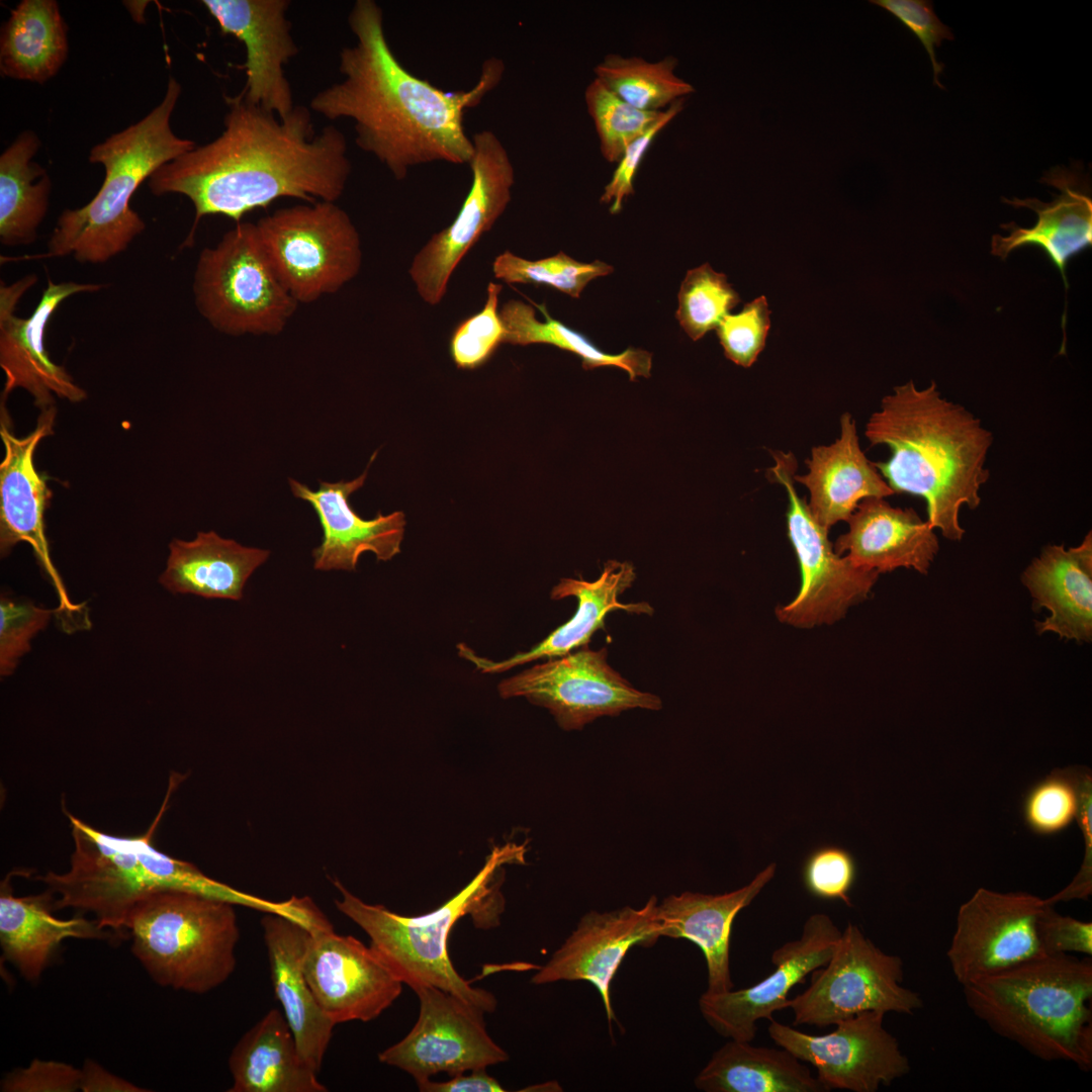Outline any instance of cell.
Instances as JSON below:
<instances>
[{
  "label": "cell",
  "instance_id": "cell-46",
  "mask_svg": "<svg viewBox=\"0 0 1092 1092\" xmlns=\"http://www.w3.org/2000/svg\"><path fill=\"white\" fill-rule=\"evenodd\" d=\"M769 314L767 300L761 295L746 303L738 313L725 315L716 331L726 358L739 366L750 367L764 349Z\"/></svg>",
  "mask_w": 1092,
  "mask_h": 1092
},
{
  "label": "cell",
  "instance_id": "cell-13",
  "mask_svg": "<svg viewBox=\"0 0 1092 1092\" xmlns=\"http://www.w3.org/2000/svg\"><path fill=\"white\" fill-rule=\"evenodd\" d=\"M608 649L580 647L504 679L502 698L524 697L544 707L564 730L631 709L660 710L656 695L635 689L607 661Z\"/></svg>",
  "mask_w": 1092,
  "mask_h": 1092
},
{
  "label": "cell",
  "instance_id": "cell-2",
  "mask_svg": "<svg viewBox=\"0 0 1092 1092\" xmlns=\"http://www.w3.org/2000/svg\"><path fill=\"white\" fill-rule=\"evenodd\" d=\"M348 23L356 43L340 53L343 80L316 93L310 109L329 120H353L356 144L396 180L432 162L468 165L473 143L464 115L500 82L504 62H483L469 90L444 91L410 73L391 51L383 13L373 0H357Z\"/></svg>",
  "mask_w": 1092,
  "mask_h": 1092
},
{
  "label": "cell",
  "instance_id": "cell-34",
  "mask_svg": "<svg viewBox=\"0 0 1092 1092\" xmlns=\"http://www.w3.org/2000/svg\"><path fill=\"white\" fill-rule=\"evenodd\" d=\"M229 1068L230 1092H326L301 1058L293 1033L278 1009H270L236 1043Z\"/></svg>",
  "mask_w": 1092,
  "mask_h": 1092
},
{
  "label": "cell",
  "instance_id": "cell-25",
  "mask_svg": "<svg viewBox=\"0 0 1092 1092\" xmlns=\"http://www.w3.org/2000/svg\"><path fill=\"white\" fill-rule=\"evenodd\" d=\"M635 578L634 566L628 561L617 560L607 561L601 575L594 581H586L581 577L562 578L552 588L550 597L552 600L574 597L578 603L576 612L540 643L528 651L519 652L502 661H492L476 655L470 648L463 645L459 646V654L474 663L481 672L497 673L537 659L560 657L587 646L597 631L605 630V618L612 611L624 610L638 615L653 614L654 610L646 602L634 604L619 602V597L631 587Z\"/></svg>",
  "mask_w": 1092,
  "mask_h": 1092
},
{
  "label": "cell",
  "instance_id": "cell-52",
  "mask_svg": "<svg viewBox=\"0 0 1092 1092\" xmlns=\"http://www.w3.org/2000/svg\"><path fill=\"white\" fill-rule=\"evenodd\" d=\"M486 1069L469 1071V1074L460 1073L446 1081H433L431 1079L418 1082V1088L422 1092H504L502 1084L488 1075Z\"/></svg>",
  "mask_w": 1092,
  "mask_h": 1092
},
{
  "label": "cell",
  "instance_id": "cell-45",
  "mask_svg": "<svg viewBox=\"0 0 1092 1092\" xmlns=\"http://www.w3.org/2000/svg\"><path fill=\"white\" fill-rule=\"evenodd\" d=\"M54 610L35 606L30 601L0 600V673L14 672L20 658L30 650V641L43 630Z\"/></svg>",
  "mask_w": 1092,
  "mask_h": 1092
},
{
  "label": "cell",
  "instance_id": "cell-30",
  "mask_svg": "<svg viewBox=\"0 0 1092 1092\" xmlns=\"http://www.w3.org/2000/svg\"><path fill=\"white\" fill-rule=\"evenodd\" d=\"M1034 607L1050 616L1036 623L1039 634L1053 632L1069 640L1092 638V534L1081 544L1048 545L1021 575Z\"/></svg>",
  "mask_w": 1092,
  "mask_h": 1092
},
{
  "label": "cell",
  "instance_id": "cell-50",
  "mask_svg": "<svg viewBox=\"0 0 1092 1092\" xmlns=\"http://www.w3.org/2000/svg\"><path fill=\"white\" fill-rule=\"evenodd\" d=\"M1036 936L1045 954L1077 952L1092 954V923L1059 914L1044 903L1037 916Z\"/></svg>",
  "mask_w": 1092,
  "mask_h": 1092
},
{
  "label": "cell",
  "instance_id": "cell-24",
  "mask_svg": "<svg viewBox=\"0 0 1092 1092\" xmlns=\"http://www.w3.org/2000/svg\"><path fill=\"white\" fill-rule=\"evenodd\" d=\"M366 477L367 469L350 481H321L316 490L289 478L293 495L311 505L323 529V541L312 551L315 569L351 571L365 552L382 561L400 552L405 528L402 512L379 513L365 520L350 505V495L363 486Z\"/></svg>",
  "mask_w": 1092,
  "mask_h": 1092
},
{
  "label": "cell",
  "instance_id": "cell-48",
  "mask_svg": "<svg viewBox=\"0 0 1092 1092\" xmlns=\"http://www.w3.org/2000/svg\"><path fill=\"white\" fill-rule=\"evenodd\" d=\"M685 99L675 101L665 109L661 119L632 142L617 162V168L600 198L601 202L611 203L612 214L618 213L624 200L634 193V179L645 154L659 132L684 109Z\"/></svg>",
  "mask_w": 1092,
  "mask_h": 1092
},
{
  "label": "cell",
  "instance_id": "cell-47",
  "mask_svg": "<svg viewBox=\"0 0 1092 1092\" xmlns=\"http://www.w3.org/2000/svg\"><path fill=\"white\" fill-rule=\"evenodd\" d=\"M856 877L852 854L844 848L826 845L815 849L805 860L803 881L807 891L821 899L841 900L851 906L848 896Z\"/></svg>",
  "mask_w": 1092,
  "mask_h": 1092
},
{
  "label": "cell",
  "instance_id": "cell-28",
  "mask_svg": "<svg viewBox=\"0 0 1092 1092\" xmlns=\"http://www.w3.org/2000/svg\"><path fill=\"white\" fill-rule=\"evenodd\" d=\"M767 866L746 886L724 894L684 892L669 895L657 905L661 936L686 938L702 950L708 972L707 992H726L734 984L730 971V937L736 915L747 907L774 878Z\"/></svg>",
  "mask_w": 1092,
  "mask_h": 1092
},
{
  "label": "cell",
  "instance_id": "cell-21",
  "mask_svg": "<svg viewBox=\"0 0 1092 1092\" xmlns=\"http://www.w3.org/2000/svg\"><path fill=\"white\" fill-rule=\"evenodd\" d=\"M658 901L651 896L641 908L623 907L589 911L578 921L550 960L532 977L535 985L559 981H585L599 992L609 1024L617 1021L610 988L627 952L648 947L661 937Z\"/></svg>",
  "mask_w": 1092,
  "mask_h": 1092
},
{
  "label": "cell",
  "instance_id": "cell-20",
  "mask_svg": "<svg viewBox=\"0 0 1092 1092\" xmlns=\"http://www.w3.org/2000/svg\"><path fill=\"white\" fill-rule=\"evenodd\" d=\"M840 935L829 916L811 915L798 939L785 942L772 952L775 970L763 980L737 991H705L699 999L704 1019L726 1038L751 1042L757 1021L770 1020L776 1011L788 1008L792 988L829 961Z\"/></svg>",
  "mask_w": 1092,
  "mask_h": 1092
},
{
  "label": "cell",
  "instance_id": "cell-51",
  "mask_svg": "<svg viewBox=\"0 0 1092 1092\" xmlns=\"http://www.w3.org/2000/svg\"><path fill=\"white\" fill-rule=\"evenodd\" d=\"M81 1069L56 1061L35 1059L28 1067L8 1073L2 1092H74L80 1090Z\"/></svg>",
  "mask_w": 1092,
  "mask_h": 1092
},
{
  "label": "cell",
  "instance_id": "cell-37",
  "mask_svg": "<svg viewBox=\"0 0 1092 1092\" xmlns=\"http://www.w3.org/2000/svg\"><path fill=\"white\" fill-rule=\"evenodd\" d=\"M39 147L37 134L26 130L0 156V242L4 246L35 242L47 215L52 181L32 160Z\"/></svg>",
  "mask_w": 1092,
  "mask_h": 1092
},
{
  "label": "cell",
  "instance_id": "cell-49",
  "mask_svg": "<svg viewBox=\"0 0 1092 1092\" xmlns=\"http://www.w3.org/2000/svg\"><path fill=\"white\" fill-rule=\"evenodd\" d=\"M871 3L891 12L920 39L932 64L933 81L943 88L937 75L942 73L944 65L936 61L934 48L943 39H953V35L936 16L932 3L925 0H872Z\"/></svg>",
  "mask_w": 1092,
  "mask_h": 1092
},
{
  "label": "cell",
  "instance_id": "cell-19",
  "mask_svg": "<svg viewBox=\"0 0 1092 1092\" xmlns=\"http://www.w3.org/2000/svg\"><path fill=\"white\" fill-rule=\"evenodd\" d=\"M303 971L335 1025L375 1019L399 997L403 985L370 945L336 933L333 926L309 931Z\"/></svg>",
  "mask_w": 1092,
  "mask_h": 1092
},
{
  "label": "cell",
  "instance_id": "cell-7",
  "mask_svg": "<svg viewBox=\"0 0 1092 1092\" xmlns=\"http://www.w3.org/2000/svg\"><path fill=\"white\" fill-rule=\"evenodd\" d=\"M525 844L494 846L484 866L461 891L423 915H399L382 905L368 904L337 879L333 884L341 898L335 900V905L368 935L370 946L403 984L412 989L440 988L490 1013L496 1007L494 995L471 986L458 974L448 956V937L455 923L467 914L480 915L484 925H491L500 905L496 900V876L507 863H525Z\"/></svg>",
  "mask_w": 1092,
  "mask_h": 1092
},
{
  "label": "cell",
  "instance_id": "cell-40",
  "mask_svg": "<svg viewBox=\"0 0 1092 1092\" xmlns=\"http://www.w3.org/2000/svg\"><path fill=\"white\" fill-rule=\"evenodd\" d=\"M584 101L599 139L600 152L609 163H617L626 148L658 122L665 112L637 109L597 78L586 86Z\"/></svg>",
  "mask_w": 1092,
  "mask_h": 1092
},
{
  "label": "cell",
  "instance_id": "cell-31",
  "mask_svg": "<svg viewBox=\"0 0 1092 1092\" xmlns=\"http://www.w3.org/2000/svg\"><path fill=\"white\" fill-rule=\"evenodd\" d=\"M1042 181L1060 191L1051 202L1036 198L1002 199L1014 207L1033 210L1037 220L1031 228H1021L1014 222L1001 224L1009 235H993L991 254L1005 260L1015 249L1037 246L1060 270L1067 291L1068 261L1092 244V199L1072 174L1065 171L1054 169Z\"/></svg>",
  "mask_w": 1092,
  "mask_h": 1092
},
{
  "label": "cell",
  "instance_id": "cell-43",
  "mask_svg": "<svg viewBox=\"0 0 1092 1092\" xmlns=\"http://www.w3.org/2000/svg\"><path fill=\"white\" fill-rule=\"evenodd\" d=\"M1087 771L1055 770L1026 793L1022 814L1027 827L1039 835L1068 828L1078 817Z\"/></svg>",
  "mask_w": 1092,
  "mask_h": 1092
},
{
  "label": "cell",
  "instance_id": "cell-18",
  "mask_svg": "<svg viewBox=\"0 0 1092 1092\" xmlns=\"http://www.w3.org/2000/svg\"><path fill=\"white\" fill-rule=\"evenodd\" d=\"M1043 899L1026 892L978 889L959 909L946 951L963 986L1042 952L1035 923Z\"/></svg>",
  "mask_w": 1092,
  "mask_h": 1092
},
{
  "label": "cell",
  "instance_id": "cell-36",
  "mask_svg": "<svg viewBox=\"0 0 1092 1092\" xmlns=\"http://www.w3.org/2000/svg\"><path fill=\"white\" fill-rule=\"evenodd\" d=\"M67 32L57 1L22 0L1 28V76L46 83L67 60Z\"/></svg>",
  "mask_w": 1092,
  "mask_h": 1092
},
{
  "label": "cell",
  "instance_id": "cell-14",
  "mask_svg": "<svg viewBox=\"0 0 1092 1092\" xmlns=\"http://www.w3.org/2000/svg\"><path fill=\"white\" fill-rule=\"evenodd\" d=\"M413 990L420 1003L418 1020L403 1038L378 1055L379 1062L406 1072L418 1083L439 1073L453 1076L509 1060L488 1034L484 1011L434 986Z\"/></svg>",
  "mask_w": 1092,
  "mask_h": 1092
},
{
  "label": "cell",
  "instance_id": "cell-9",
  "mask_svg": "<svg viewBox=\"0 0 1092 1092\" xmlns=\"http://www.w3.org/2000/svg\"><path fill=\"white\" fill-rule=\"evenodd\" d=\"M195 305L216 331L230 336L280 334L298 303L276 276L256 223L240 221L199 254Z\"/></svg>",
  "mask_w": 1092,
  "mask_h": 1092
},
{
  "label": "cell",
  "instance_id": "cell-3",
  "mask_svg": "<svg viewBox=\"0 0 1092 1092\" xmlns=\"http://www.w3.org/2000/svg\"><path fill=\"white\" fill-rule=\"evenodd\" d=\"M864 436L871 445L890 449L886 461L874 464L894 493L921 497L929 525L961 541V510L980 506L990 478L986 460L993 434L982 421L942 397L935 381L918 389L910 380L882 399Z\"/></svg>",
  "mask_w": 1092,
  "mask_h": 1092
},
{
  "label": "cell",
  "instance_id": "cell-35",
  "mask_svg": "<svg viewBox=\"0 0 1092 1092\" xmlns=\"http://www.w3.org/2000/svg\"><path fill=\"white\" fill-rule=\"evenodd\" d=\"M704 1092H827L809 1067L789 1051L729 1039L694 1080Z\"/></svg>",
  "mask_w": 1092,
  "mask_h": 1092
},
{
  "label": "cell",
  "instance_id": "cell-22",
  "mask_svg": "<svg viewBox=\"0 0 1092 1092\" xmlns=\"http://www.w3.org/2000/svg\"><path fill=\"white\" fill-rule=\"evenodd\" d=\"M1 396L0 437L4 457L0 463V552L4 557L20 542L29 544L38 565L53 581L64 607L67 597L50 554L46 535V511L53 491L47 476L34 465V453L40 441L54 434L56 405L40 411L35 428L17 437Z\"/></svg>",
  "mask_w": 1092,
  "mask_h": 1092
},
{
  "label": "cell",
  "instance_id": "cell-53",
  "mask_svg": "<svg viewBox=\"0 0 1092 1092\" xmlns=\"http://www.w3.org/2000/svg\"><path fill=\"white\" fill-rule=\"evenodd\" d=\"M80 1091L82 1092H145L128 1080L112 1074L93 1060H86L81 1068Z\"/></svg>",
  "mask_w": 1092,
  "mask_h": 1092
},
{
  "label": "cell",
  "instance_id": "cell-41",
  "mask_svg": "<svg viewBox=\"0 0 1092 1092\" xmlns=\"http://www.w3.org/2000/svg\"><path fill=\"white\" fill-rule=\"evenodd\" d=\"M677 299L675 316L694 341L716 330L723 317L741 301L727 276L716 272L708 263L687 272Z\"/></svg>",
  "mask_w": 1092,
  "mask_h": 1092
},
{
  "label": "cell",
  "instance_id": "cell-17",
  "mask_svg": "<svg viewBox=\"0 0 1092 1092\" xmlns=\"http://www.w3.org/2000/svg\"><path fill=\"white\" fill-rule=\"evenodd\" d=\"M37 282L29 274L14 283L0 285V367L5 374L3 397L16 388L26 390L40 410L55 405V395L80 402L87 392L62 365L56 364L46 349V331L51 317L64 300L77 293L95 292L103 286L73 281L48 280L40 299L28 317L15 314L22 295Z\"/></svg>",
  "mask_w": 1092,
  "mask_h": 1092
},
{
  "label": "cell",
  "instance_id": "cell-33",
  "mask_svg": "<svg viewBox=\"0 0 1092 1092\" xmlns=\"http://www.w3.org/2000/svg\"><path fill=\"white\" fill-rule=\"evenodd\" d=\"M269 554L268 550L243 546L213 531L198 532L191 541L174 539L169 544L159 581L174 594L239 601L247 580Z\"/></svg>",
  "mask_w": 1092,
  "mask_h": 1092
},
{
  "label": "cell",
  "instance_id": "cell-23",
  "mask_svg": "<svg viewBox=\"0 0 1092 1092\" xmlns=\"http://www.w3.org/2000/svg\"><path fill=\"white\" fill-rule=\"evenodd\" d=\"M221 32L246 49L245 99L280 118L295 107L284 66L298 54L286 18L287 0H202Z\"/></svg>",
  "mask_w": 1092,
  "mask_h": 1092
},
{
  "label": "cell",
  "instance_id": "cell-42",
  "mask_svg": "<svg viewBox=\"0 0 1092 1092\" xmlns=\"http://www.w3.org/2000/svg\"><path fill=\"white\" fill-rule=\"evenodd\" d=\"M492 271L496 278L510 284L547 285L578 298L593 279L611 274L614 268L599 260L578 262L563 252L530 261L505 251L494 259Z\"/></svg>",
  "mask_w": 1092,
  "mask_h": 1092
},
{
  "label": "cell",
  "instance_id": "cell-44",
  "mask_svg": "<svg viewBox=\"0 0 1092 1092\" xmlns=\"http://www.w3.org/2000/svg\"><path fill=\"white\" fill-rule=\"evenodd\" d=\"M502 289L500 284L489 282L483 308L454 330L450 352L459 368L474 369L482 365L504 344L505 328L497 309Z\"/></svg>",
  "mask_w": 1092,
  "mask_h": 1092
},
{
  "label": "cell",
  "instance_id": "cell-39",
  "mask_svg": "<svg viewBox=\"0 0 1092 1092\" xmlns=\"http://www.w3.org/2000/svg\"><path fill=\"white\" fill-rule=\"evenodd\" d=\"M677 59L651 62L642 57L607 54L594 68L595 78L621 99L643 111H663L695 92L675 74Z\"/></svg>",
  "mask_w": 1092,
  "mask_h": 1092
},
{
  "label": "cell",
  "instance_id": "cell-27",
  "mask_svg": "<svg viewBox=\"0 0 1092 1092\" xmlns=\"http://www.w3.org/2000/svg\"><path fill=\"white\" fill-rule=\"evenodd\" d=\"M261 926L275 996L301 1058L318 1074L335 1024L318 1006L303 971L309 930L271 913H264Z\"/></svg>",
  "mask_w": 1092,
  "mask_h": 1092
},
{
  "label": "cell",
  "instance_id": "cell-4",
  "mask_svg": "<svg viewBox=\"0 0 1092 1092\" xmlns=\"http://www.w3.org/2000/svg\"><path fill=\"white\" fill-rule=\"evenodd\" d=\"M168 799L169 794L150 828L133 837L102 832L66 812L74 841L70 868L62 874L49 872L37 877L59 896L55 908L90 913L101 928L114 933L125 930L128 913L139 900L166 889L193 892L263 913H286L284 901L240 891L158 850L152 839Z\"/></svg>",
  "mask_w": 1092,
  "mask_h": 1092
},
{
  "label": "cell",
  "instance_id": "cell-6",
  "mask_svg": "<svg viewBox=\"0 0 1092 1092\" xmlns=\"http://www.w3.org/2000/svg\"><path fill=\"white\" fill-rule=\"evenodd\" d=\"M181 90L170 77L159 105L91 149L89 161L104 168L103 183L87 204L60 214L42 258L72 256L82 264H104L145 231L144 219L130 207L134 192L161 166L196 147L171 128Z\"/></svg>",
  "mask_w": 1092,
  "mask_h": 1092
},
{
  "label": "cell",
  "instance_id": "cell-38",
  "mask_svg": "<svg viewBox=\"0 0 1092 1092\" xmlns=\"http://www.w3.org/2000/svg\"><path fill=\"white\" fill-rule=\"evenodd\" d=\"M531 302L542 312L544 321L538 320L535 309L521 300L511 299L500 307L499 316L505 328L504 344H549L577 355L585 370L616 366L625 370L630 380L650 376L651 353L636 348H628L619 354L606 353L584 335L553 318L544 303Z\"/></svg>",
  "mask_w": 1092,
  "mask_h": 1092
},
{
  "label": "cell",
  "instance_id": "cell-5",
  "mask_svg": "<svg viewBox=\"0 0 1092 1092\" xmlns=\"http://www.w3.org/2000/svg\"><path fill=\"white\" fill-rule=\"evenodd\" d=\"M970 1010L1043 1061L1092 1066V963L1042 954L963 986Z\"/></svg>",
  "mask_w": 1092,
  "mask_h": 1092
},
{
  "label": "cell",
  "instance_id": "cell-12",
  "mask_svg": "<svg viewBox=\"0 0 1092 1092\" xmlns=\"http://www.w3.org/2000/svg\"><path fill=\"white\" fill-rule=\"evenodd\" d=\"M771 479L788 493L787 530L801 571L796 598L776 609L780 622L800 628L832 624L847 609L866 600L879 573L853 565L838 555L823 528L794 485L796 460L792 453H772Z\"/></svg>",
  "mask_w": 1092,
  "mask_h": 1092
},
{
  "label": "cell",
  "instance_id": "cell-10",
  "mask_svg": "<svg viewBox=\"0 0 1092 1092\" xmlns=\"http://www.w3.org/2000/svg\"><path fill=\"white\" fill-rule=\"evenodd\" d=\"M256 228L276 276L298 304L339 291L359 273L360 237L336 202L281 208Z\"/></svg>",
  "mask_w": 1092,
  "mask_h": 1092
},
{
  "label": "cell",
  "instance_id": "cell-26",
  "mask_svg": "<svg viewBox=\"0 0 1092 1092\" xmlns=\"http://www.w3.org/2000/svg\"><path fill=\"white\" fill-rule=\"evenodd\" d=\"M848 531L833 548L853 565L877 573L897 568L927 574L938 551L935 530L912 508H896L885 497L862 499L847 520Z\"/></svg>",
  "mask_w": 1092,
  "mask_h": 1092
},
{
  "label": "cell",
  "instance_id": "cell-1",
  "mask_svg": "<svg viewBox=\"0 0 1092 1092\" xmlns=\"http://www.w3.org/2000/svg\"><path fill=\"white\" fill-rule=\"evenodd\" d=\"M224 99L222 132L164 164L148 180L153 194H180L192 202L195 217L186 244L204 216L222 215L237 223L283 197L307 203L341 197L352 166L339 128L327 125L316 133L304 106L280 118L248 102L242 91Z\"/></svg>",
  "mask_w": 1092,
  "mask_h": 1092
},
{
  "label": "cell",
  "instance_id": "cell-11",
  "mask_svg": "<svg viewBox=\"0 0 1092 1092\" xmlns=\"http://www.w3.org/2000/svg\"><path fill=\"white\" fill-rule=\"evenodd\" d=\"M823 967L789 1000L794 1025L827 1027L869 1011L912 1015L923 1006L920 995L902 985V959L882 950L857 925L847 924Z\"/></svg>",
  "mask_w": 1092,
  "mask_h": 1092
},
{
  "label": "cell",
  "instance_id": "cell-32",
  "mask_svg": "<svg viewBox=\"0 0 1092 1092\" xmlns=\"http://www.w3.org/2000/svg\"><path fill=\"white\" fill-rule=\"evenodd\" d=\"M10 875L0 890V945L3 957L20 975L37 980L53 954L68 938L110 937L107 929L95 920L84 917L60 919L53 914L54 894L47 890L37 895L17 897L9 883Z\"/></svg>",
  "mask_w": 1092,
  "mask_h": 1092
},
{
  "label": "cell",
  "instance_id": "cell-16",
  "mask_svg": "<svg viewBox=\"0 0 1092 1092\" xmlns=\"http://www.w3.org/2000/svg\"><path fill=\"white\" fill-rule=\"evenodd\" d=\"M884 1017L883 1012H862L823 1035L770 1019L767 1031L778 1046L812 1065L829 1091L876 1092L910 1072L897 1038L884 1027Z\"/></svg>",
  "mask_w": 1092,
  "mask_h": 1092
},
{
  "label": "cell",
  "instance_id": "cell-15",
  "mask_svg": "<svg viewBox=\"0 0 1092 1092\" xmlns=\"http://www.w3.org/2000/svg\"><path fill=\"white\" fill-rule=\"evenodd\" d=\"M468 164L472 182L452 223L435 234L416 255L410 275L425 302L438 304L454 270L488 232L511 201L515 171L503 143L490 130L473 133Z\"/></svg>",
  "mask_w": 1092,
  "mask_h": 1092
},
{
  "label": "cell",
  "instance_id": "cell-8",
  "mask_svg": "<svg viewBox=\"0 0 1092 1092\" xmlns=\"http://www.w3.org/2000/svg\"><path fill=\"white\" fill-rule=\"evenodd\" d=\"M234 906L183 890L151 893L126 918L131 951L158 985L207 993L236 969L240 929Z\"/></svg>",
  "mask_w": 1092,
  "mask_h": 1092
},
{
  "label": "cell",
  "instance_id": "cell-29",
  "mask_svg": "<svg viewBox=\"0 0 1092 1092\" xmlns=\"http://www.w3.org/2000/svg\"><path fill=\"white\" fill-rule=\"evenodd\" d=\"M806 464L808 472L794 474V481L807 487L808 508L826 530L838 522H847L862 499L894 494L861 450L855 421L848 413L841 416L835 442L813 447Z\"/></svg>",
  "mask_w": 1092,
  "mask_h": 1092
}]
</instances>
